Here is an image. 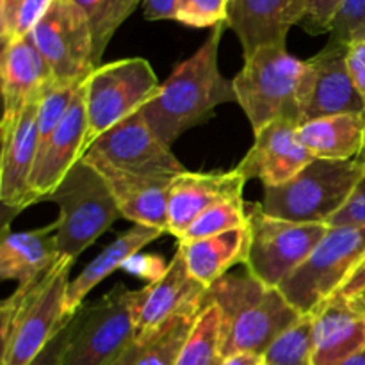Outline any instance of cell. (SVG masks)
<instances>
[{
    "label": "cell",
    "mask_w": 365,
    "mask_h": 365,
    "mask_svg": "<svg viewBox=\"0 0 365 365\" xmlns=\"http://www.w3.org/2000/svg\"><path fill=\"white\" fill-rule=\"evenodd\" d=\"M56 232V223L29 232H9V228H4L0 242L2 280H16L18 287L41 280L61 260Z\"/></svg>",
    "instance_id": "cell-23"
},
{
    "label": "cell",
    "mask_w": 365,
    "mask_h": 365,
    "mask_svg": "<svg viewBox=\"0 0 365 365\" xmlns=\"http://www.w3.org/2000/svg\"><path fill=\"white\" fill-rule=\"evenodd\" d=\"M364 155H365V152H364Z\"/></svg>",
    "instance_id": "cell-47"
},
{
    "label": "cell",
    "mask_w": 365,
    "mask_h": 365,
    "mask_svg": "<svg viewBox=\"0 0 365 365\" xmlns=\"http://www.w3.org/2000/svg\"><path fill=\"white\" fill-rule=\"evenodd\" d=\"M29 36L45 57L56 86H81L96 70L91 25L71 0H53Z\"/></svg>",
    "instance_id": "cell-11"
},
{
    "label": "cell",
    "mask_w": 365,
    "mask_h": 365,
    "mask_svg": "<svg viewBox=\"0 0 365 365\" xmlns=\"http://www.w3.org/2000/svg\"><path fill=\"white\" fill-rule=\"evenodd\" d=\"M78 86H52L46 89L38 106V135L39 146L52 135L66 116L71 102L75 98ZM38 146V150H39Z\"/></svg>",
    "instance_id": "cell-33"
},
{
    "label": "cell",
    "mask_w": 365,
    "mask_h": 365,
    "mask_svg": "<svg viewBox=\"0 0 365 365\" xmlns=\"http://www.w3.org/2000/svg\"><path fill=\"white\" fill-rule=\"evenodd\" d=\"M16 4H18V0H0V20H2V18H6L7 14L13 11V7L16 6Z\"/></svg>",
    "instance_id": "cell-44"
},
{
    "label": "cell",
    "mask_w": 365,
    "mask_h": 365,
    "mask_svg": "<svg viewBox=\"0 0 365 365\" xmlns=\"http://www.w3.org/2000/svg\"><path fill=\"white\" fill-rule=\"evenodd\" d=\"M75 324H77V314L59 328V331L53 335L52 341L45 346V349L32 360L31 365H61L68 341H70L71 334L75 330Z\"/></svg>",
    "instance_id": "cell-38"
},
{
    "label": "cell",
    "mask_w": 365,
    "mask_h": 365,
    "mask_svg": "<svg viewBox=\"0 0 365 365\" xmlns=\"http://www.w3.org/2000/svg\"><path fill=\"white\" fill-rule=\"evenodd\" d=\"M365 262V227H330L323 241L280 291L299 314H312Z\"/></svg>",
    "instance_id": "cell-9"
},
{
    "label": "cell",
    "mask_w": 365,
    "mask_h": 365,
    "mask_svg": "<svg viewBox=\"0 0 365 365\" xmlns=\"http://www.w3.org/2000/svg\"><path fill=\"white\" fill-rule=\"evenodd\" d=\"M312 317V365H341L365 349V296L335 291Z\"/></svg>",
    "instance_id": "cell-15"
},
{
    "label": "cell",
    "mask_w": 365,
    "mask_h": 365,
    "mask_svg": "<svg viewBox=\"0 0 365 365\" xmlns=\"http://www.w3.org/2000/svg\"><path fill=\"white\" fill-rule=\"evenodd\" d=\"M248 225L250 220L245 198H227L214 203L205 212L200 214L177 241H200V239L212 237V235L223 234V232L234 230V228L248 227Z\"/></svg>",
    "instance_id": "cell-30"
},
{
    "label": "cell",
    "mask_w": 365,
    "mask_h": 365,
    "mask_svg": "<svg viewBox=\"0 0 365 365\" xmlns=\"http://www.w3.org/2000/svg\"><path fill=\"white\" fill-rule=\"evenodd\" d=\"M246 177L235 168L223 173L184 171L168 187V234L180 239L192 221L214 203L242 198Z\"/></svg>",
    "instance_id": "cell-20"
},
{
    "label": "cell",
    "mask_w": 365,
    "mask_h": 365,
    "mask_svg": "<svg viewBox=\"0 0 365 365\" xmlns=\"http://www.w3.org/2000/svg\"><path fill=\"white\" fill-rule=\"evenodd\" d=\"M330 227H365V175L353 189L346 205L330 221Z\"/></svg>",
    "instance_id": "cell-37"
},
{
    "label": "cell",
    "mask_w": 365,
    "mask_h": 365,
    "mask_svg": "<svg viewBox=\"0 0 365 365\" xmlns=\"http://www.w3.org/2000/svg\"><path fill=\"white\" fill-rule=\"evenodd\" d=\"M341 365H365V349L362 353H359V355H355V356H351L349 360H346V362Z\"/></svg>",
    "instance_id": "cell-45"
},
{
    "label": "cell",
    "mask_w": 365,
    "mask_h": 365,
    "mask_svg": "<svg viewBox=\"0 0 365 365\" xmlns=\"http://www.w3.org/2000/svg\"><path fill=\"white\" fill-rule=\"evenodd\" d=\"M355 39H365V29H364V31L362 32H360V34L359 36H356V38ZM355 39H353V41H355Z\"/></svg>",
    "instance_id": "cell-46"
},
{
    "label": "cell",
    "mask_w": 365,
    "mask_h": 365,
    "mask_svg": "<svg viewBox=\"0 0 365 365\" xmlns=\"http://www.w3.org/2000/svg\"><path fill=\"white\" fill-rule=\"evenodd\" d=\"M299 18V0H228L227 27L241 41L245 59L262 46L285 45Z\"/></svg>",
    "instance_id": "cell-21"
},
{
    "label": "cell",
    "mask_w": 365,
    "mask_h": 365,
    "mask_svg": "<svg viewBox=\"0 0 365 365\" xmlns=\"http://www.w3.org/2000/svg\"><path fill=\"white\" fill-rule=\"evenodd\" d=\"M365 175V155L349 160L312 159L292 180L264 187L267 216L294 223L330 225Z\"/></svg>",
    "instance_id": "cell-5"
},
{
    "label": "cell",
    "mask_w": 365,
    "mask_h": 365,
    "mask_svg": "<svg viewBox=\"0 0 365 365\" xmlns=\"http://www.w3.org/2000/svg\"><path fill=\"white\" fill-rule=\"evenodd\" d=\"M346 63L356 91L365 100V39H355L349 43Z\"/></svg>",
    "instance_id": "cell-39"
},
{
    "label": "cell",
    "mask_w": 365,
    "mask_h": 365,
    "mask_svg": "<svg viewBox=\"0 0 365 365\" xmlns=\"http://www.w3.org/2000/svg\"><path fill=\"white\" fill-rule=\"evenodd\" d=\"M53 0H18L6 18L0 20V38L2 45L18 38H27L36 25L45 18Z\"/></svg>",
    "instance_id": "cell-32"
},
{
    "label": "cell",
    "mask_w": 365,
    "mask_h": 365,
    "mask_svg": "<svg viewBox=\"0 0 365 365\" xmlns=\"http://www.w3.org/2000/svg\"><path fill=\"white\" fill-rule=\"evenodd\" d=\"M252 248V227L234 228L212 237L178 242L189 273L198 284L210 289L237 264H246Z\"/></svg>",
    "instance_id": "cell-25"
},
{
    "label": "cell",
    "mask_w": 365,
    "mask_h": 365,
    "mask_svg": "<svg viewBox=\"0 0 365 365\" xmlns=\"http://www.w3.org/2000/svg\"><path fill=\"white\" fill-rule=\"evenodd\" d=\"M348 45L328 41L307 59L299 93V123L334 114H365V100L351 81L346 63ZM299 125V127H302Z\"/></svg>",
    "instance_id": "cell-13"
},
{
    "label": "cell",
    "mask_w": 365,
    "mask_h": 365,
    "mask_svg": "<svg viewBox=\"0 0 365 365\" xmlns=\"http://www.w3.org/2000/svg\"><path fill=\"white\" fill-rule=\"evenodd\" d=\"M4 116L11 118L20 113L31 100L45 95L56 86L50 66L39 53L31 36L18 38L4 45L0 59Z\"/></svg>",
    "instance_id": "cell-22"
},
{
    "label": "cell",
    "mask_w": 365,
    "mask_h": 365,
    "mask_svg": "<svg viewBox=\"0 0 365 365\" xmlns=\"http://www.w3.org/2000/svg\"><path fill=\"white\" fill-rule=\"evenodd\" d=\"M107 164L155 178H175L185 170L180 160L148 125L141 110L100 135L88 150ZM86 152V153H88Z\"/></svg>",
    "instance_id": "cell-12"
},
{
    "label": "cell",
    "mask_w": 365,
    "mask_h": 365,
    "mask_svg": "<svg viewBox=\"0 0 365 365\" xmlns=\"http://www.w3.org/2000/svg\"><path fill=\"white\" fill-rule=\"evenodd\" d=\"M209 299L221 314V355H264L274 339L303 314L284 292L267 287L253 274L228 273L209 289Z\"/></svg>",
    "instance_id": "cell-2"
},
{
    "label": "cell",
    "mask_w": 365,
    "mask_h": 365,
    "mask_svg": "<svg viewBox=\"0 0 365 365\" xmlns=\"http://www.w3.org/2000/svg\"><path fill=\"white\" fill-rule=\"evenodd\" d=\"M228 0H180L177 21L195 29H214L227 24Z\"/></svg>",
    "instance_id": "cell-34"
},
{
    "label": "cell",
    "mask_w": 365,
    "mask_h": 365,
    "mask_svg": "<svg viewBox=\"0 0 365 365\" xmlns=\"http://www.w3.org/2000/svg\"><path fill=\"white\" fill-rule=\"evenodd\" d=\"M45 202L59 207L56 245L61 259L77 260L121 216L107 182L84 159L68 171Z\"/></svg>",
    "instance_id": "cell-6"
},
{
    "label": "cell",
    "mask_w": 365,
    "mask_h": 365,
    "mask_svg": "<svg viewBox=\"0 0 365 365\" xmlns=\"http://www.w3.org/2000/svg\"><path fill=\"white\" fill-rule=\"evenodd\" d=\"M298 135L314 159H356L365 152V114L316 118L303 123Z\"/></svg>",
    "instance_id": "cell-26"
},
{
    "label": "cell",
    "mask_w": 365,
    "mask_h": 365,
    "mask_svg": "<svg viewBox=\"0 0 365 365\" xmlns=\"http://www.w3.org/2000/svg\"><path fill=\"white\" fill-rule=\"evenodd\" d=\"M138 291L110 289L100 302L82 307L61 365H113L134 342Z\"/></svg>",
    "instance_id": "cell-10"
},
{
    "label": "cell",
    "mask_w": 365,
    "mask_h": 365,
    "mask_svg": "<svg viewBox=\"0 0 365 365\" xmlns=\"http://www.w3.org/2000/svg\"><path fill=\"white\" fill-rule=\"evenodd\" d=\"M86 128H88L86 82H82L64 120L38 150L34 170L29 182L36 203L45 202L59 187L68 171L82 159Z\"/></svg>",
    "instance_id": "cell-17"
},
{
    "label": "cell",
    "mask_w": 365,
    "mask_h": 365,
    "mask_svg": "<svg viewBox=\"0 0 365 365\" xmlns=\"http://www.w3.org/2000/svg\"><path fill=\"white\" fill-rule=\"evenodd\" d=\"M210 303L209 296L207 299L196 302L192 305L185 307L184 310L177 314L171 321L164 324L163 330L143 344L141 356H139L135 365H175L177 364L178 355H180L182 348H184L185 341L191 335L192 328H195L196 321L202 316L203 310Z\"/></svg>",
    "instance_id": "cell-27"
},
{
    "label": "cell",
    "mask_w": 365,
    "mask_h": 365,
    "mask_svg": "<svg viewBox=\"0 0 365 365\" xmlns=\"http://www.w3.org/2000/svg\"><path fill=\"white\" fill-rule=\"evenodd\" d=\"M180 0H143V13L150 21L175 20Z\"/></svg>",
    "instance_id": "cell-41"
},
{
    "label": "cell",
    "mask_w": 365,
    "mask_h": 365,
    "mask_svg": "<svg viewBox=\"0 0 365 365\" xmlns=\"http://www.w3.org/2000/svg\"><path fill=\"white\" fill-rule=\"evenodd\" d=\"M88 16L93 32L96 68L102 66L107 45L125 20L135 11L141 0H71Z\"/></svg>",
    "instance_id": "cell-28"
},
{
    "label": "cell",
    "mask_w": 365,
    "mask_h": 365,
    "mask_svg": "<svg viewBox=\"0 0 365 365\" xmlns=\"http://www.w3.org/2000/svg\"><path fill=\"white\" fill-rule=\"evenodd\" d=\"M342 2L344 0H299L302 18L298 25L312 36L330 34Z\"/></svg>",
    "instance_id": "cell-35"
},
{
    "label": "cell",
    "mask_w": 365,
    "mask_h": 365,
    "mask_svg": "<svg viewBox=\"0 0 365 365\" xmlns=\"http://www.w3.org/2000/svg\"><path fill=\"white\" fill-rule=\"evenodd\" d=\"M246 212L252 227V248L245 266L267 287L280 289L330 230V225L294 223L267 216L259 203H246Z\"/></svg>",
    "instance_id": "cell-8"
},
{
    "label": "cell",
    "mask_w": 365,
    "mask_h": 365,
    "mask_svg": "<svg viewBox=\"0 0 365 365\" xmlns=\"http://www.w3.org/2000/svg\"><path fill=\"white\" fill-rule=\"evenodd\" d=\"M82 159L91 164L107 182L121 217L134 225H145L168 234V187L173 178L168 180L145 177L120 170L91 152L86 153Z\"/></svg>",
    "instance_id": "cell-19"
},
{
    "label": "cell",
    "mask_w": 365,
    "mask_h": 365,
    "mask_svg": "<svg viewBox=\"0 0 365 365\" xmlns=\"http://www.w3.org/2000/svg\"><path fill=\"white\" fill-rule=\"evenodd\" d=\"M75 260L61 259L41 280L20 285L0 307L2 365H31L59 328Z\"/></svg>",
    "instance_id": "cell-3"
},
{
    "label": "cell",
    "mask_w": 365,
    "mask_h": 365,
    "mask_svg": "<svg viewBox=\"0 0 365 365\" xmlns=\"http://www.w3.org/2000/svg\"><path fill=\"white\" fill-rule=\"evenodd\" d=\"M31 100L11 118H2V155H0V200L6 209L21 212L34 205L31 175L38 157V106Z\"/></svg>",
    "instance_id": "cell-14"
},
{
    "label": "cell",
    "mask_w": 365,
    "mask_h": 365,
    "mask_svg": "<svg viewBox=\"0 0 365 365\" xmlns=\"http://www.w3.org/2000/svg\"><path fill=\"white\" fill-rule=\"evenodd\" d=\"M221 314L212 302L196 321L175 365H221Z\"/></svg>",
    "instance_id": "cell-29"
},
{
    "label": "cell",
    "mask_w": 365,
    "mask_h": 365,
    "mask_svg": "<svg viewBox=\"0 0 365 365\" xmlns=\"http://www.w3.org/2000/svg\"><path fill=\"white\" fill-rule=\"evenodd\" d=\"M207 296L209 289L191 277L184 257L177 250L166 273L138 291L134 303V341L141 346L146 344L180 310L207 299Z\"/></svg>",
    "instance_id": "cell-16"
},
{
    "label": "cell",
    "mask_w": 365,
    "mask_h": 365,
    "mask_svg": "<svg viewBox=\"0 0 365 365\" xmlns=\"http://www.w3.org/2000/svg\"><path fill=\"white\" fill-rule=\"evenodd\" d=\"M312 314L282 331L264 353L266 365H312Z\"/></svg>",
    "instance_id": "cell-31"
},
{
    "label": "cell",
    "mask_w": 365,
    "mask_h": 365,
    "mask_svg": "<svg viewBox=\"0 0 365 365\" xmlns=\"http://www.w3.org/2000/svg\"><path fill=\"white\" fill-rule=\"evenodd\" d=\"M159 89L155 71L143 57L114 61L96 68L86 81L88 128L84 155L100 135L141 110Z\"/></svg>",
    "instance_id": "cell-7"
},
{
    "label": "cell",
    "mask_w": 365,
    "mask_h": 365,
    "mask_svg": "<svg viewBox=\"0 0 365 365\" xmlns=\"http://www.w3.org/2000/svg\"><path fill=\"white\" fill-rule=\"evenodd\" d=\"M121 269L128 271V273H134L138 277L146 278L150 282H155L166 273L168 266H164L163 259L152 255H134L132 259H128L123 264Z\"/></svg>",
    "instance_id": "cell-40"
},
{
    "label": "cell",
    "mask_w": 365,
    "mask_h": 365,
    "mask_svg": "<svg viewBox=\"0 0 365 365\" xmlns=\"http://www.w3.org/2000/svg\"><path fill=\"white\" fill-rule=\"evenodd\" d=\"M227 24L212 29L207 41L182 61L160 84L159 93L141 109L152 130L173 145L182 134L203 123L221 103L237 102L232 81L220 71V41Z\"/></svg>",
    "instance_id": "cell-1"
},
{
    "label": "cell",
    "mask_w": 365,
    "mask_h": 365,
    "mask_svg": "<svg viewBox=\"0 0 365 365\" xmlns=\"http://www.w3.org/2000/svg\"><path fill=\"white\" fill-rule=\"evenodd\" d=\"M364 29L365 0H344L330 32V41L349 45Z\"/></svg>",
    "instance_id": "cell-36"
},
{
    "label": "cell",
    "mask_w": 365,
    "mask_h": 365,
    "mask_svg": "<svg viewBox=\"0 0 365 365\" xmlns=\"http://www.w3.org/2000/svg\"><path fill=\"white\" fill-rule=\"evenodd\" d=\"M221 365H266V360L259 353H234L223 359Z\"/></svg>",
    "instance_id": "cell-42"
},
{
    "label": "cell",
    "mask_w": 365,
    "mask_h": 365,
    "mask_svg": "<svg viewBox=\"0 0 365 365\" xmlns=\"http://www.w3.org/2000/svg\"><path fill=\"white\" fill-rule=\"evenodd\" d=\"M298 128L292 121H274L255 132L253 146L237 166L246 180L259 178L264 187L292 180L314 159L299 139Z\"/></svg>",
    "instance_id": "cell-18"
},
{
    "label": "cell",
    "mask_w": 365,
    "mask_h": 365,
    "mask_svg": "<svg viewBox=\"0 0 365 365\" xmlns=\"http://www.w3.org/2000/svg\"><path fill=\"white\" fill-rule=\"evenodd\" d=\"M305 70L307 61L291 56L285 45L262 46L246 57L232 84L253 134L274 121L302 125L299 93Z\"/></svg>",
    "instance_id": "cell-4"
},
{
    "label": "cell",
    "mask_w": 365,
    "mask_h": 365,
    "mask_svg": "<svg viewBox=\"0 0 365 365\" xmlns=\"http://www.w3.org/2000/svg\"><path fill=\"white\" fill-rule=\"evenodd\" d=\"M164 232L157 228L145 227V225H134L130 230L121 234L114 242H110L106 250L98 253L73 280H70L66 289V298H64L63 316L64 319H71L78 310L84 307V299L89 292L102 284L107 277L123 267V264L134 255H138L139 250L145 248L157 237H160Z\"/></svg>",
    "instance_id": "cell-24"
},
{
    "label": "cell",
    "mask_w": 365,
    "mask_h": 365,
    "mask_svg": "<svg viewBox=\"0 0 365 365\" xmlns=\"http://www.w3.org/2000/svg\"><path fill=\"white\" fill-rule=\"evenodd\" d=\"M141 351H143V346L134 341L127 349H125L123 355H121L113 365H135L138 364L139 356H141Z\"/></svg>",
    "instance_id": "cell-43"
}]
</instances>
